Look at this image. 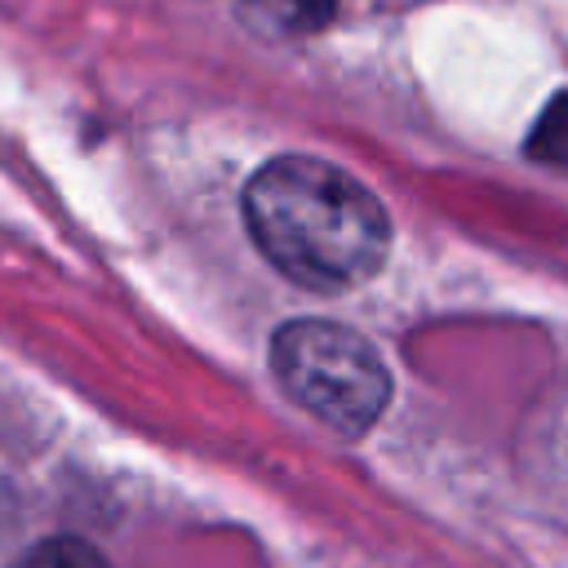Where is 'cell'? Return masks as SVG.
<instances>
[{
  "label": "cell",
  "instance_id": "cell-3",
  "mask_svg": "<svg viewBox=\"0 0 568 568\" xmlns=\"http://www.w3.org/2000/svg\"><path fill=\"white\" fill-rule=\"evenodd\" d=\"M337 0H240V18L271 40H297L328 27Z\"/></svg>",
  "mask_w": 568,
  "mask_h": 568
},
{
  "label": "cell",
  "instance_id": "cell-1",
  "mask_svg": "<svg viewBox=\"0 0 568 568\" xmlns=\"http://www.w3.org/2000/svg\"><path fill=\"white\" fill-rule=\"evenodd\" d=\"M240 209L257 253L315 293L364 284L390 248V222L377 195L315 155L266 160L248 178Z\"/></svg>",
  "mask_w": 568,
  "mask_h": 568
},
{
  "label": "cell",
  "instance_id": "cell-2",
  "mask_svg": "<svg viewBox=\"0 0 568 568\" xmlns=\"http://www.w3.org/2000/svg\"><path fill=\"white\" fill-rule=\"evenodd\" d=\"M280 390L328 430L359 439L390 399V368L377 346L333 320H293L271 337Z\"/></svg>",
  "mask_w": 568,
  "mask_h": 568
},
{
  "label": "cell",
  "instance_id": "cell-4",
  "mask_svg": "<svg viewBox=\"0 0 568 568\" xmlns=\"http://www.w3.org/2000/svg\"><path fill=\"white\" fill-rule=\"evenodd\" d=\"M13 568H111V564H106V555H102L98 546H89L84 537L58 532V537L36 541Z\"/></svg>",
  "mask_w": 568,
  "mask_h": 568
},
{
  "label": "cell",
  "instance_id": "cell-5",
  "mask_svg": "<svg viewBox=\"0 0 568 568\" xmlns=\"http://www.w3.org/2000/svg\"><path fill=\"white\" fill-rule=\"evenodd\" d=\"M528 155L550 169H568V98H555L528 138Z\"/></svg>",
  "mask_w": 568,
  "mask_h": 568
}]
</instances>
